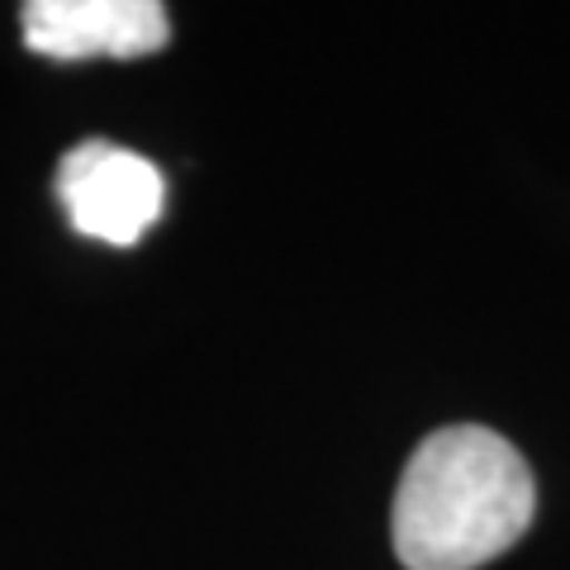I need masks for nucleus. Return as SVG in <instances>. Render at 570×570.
<instances>
[{"label":"nucleus","instance_id":"obj_2","mask_svg":"<svg viewBox=\"0 0 570 570\" xmlns=\"http://www.w3.org/2000/svg\"><path fill=\"white\" fill-rule=\"evenodd\" d=\"M58 200L81 238L134 247L163 219L167 186L148 157L110 138H86L58 163Z\"/></svg>","mask_w":570,"mask_h":570},{"label":"nucleus","instance_id":"obj_1","mask_svg":"<svg viewBox=\"0 0 570 570\" xmlns=\"http://www.w3.org/2000/svg\"><path fill=\"white\" fill-rule=\"evenodd\" d=\"M538 485L509 438L480 423L428 433L395 490L390 538L404 570H475L523 538Z\"/></svg>","mask_w":570,"mask_h":570},{"label":"nucleus","instance_id":"obj_3","mask_svg":"<svg viewBox=\"0 0 570 570\" xmlns=\"http://www.w3.org/2000/svg\"><path fill=\"white\" fill-rule=\"evenodd\" d=\"M24 48L48 62L148 58L167 48L171 20L157 0H29L20 10Z\"/></svg>","mask_w":570,"mask_h":570}]
</instances>
